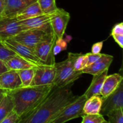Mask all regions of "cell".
Masks as SVG:
<instances>
[{"label":"cell","instance_id":"cell-1","mask_svg":"<svg viewBox=\"0 0 123 123\" xmlns=\"http://www.w3.org/2000/svg\"><path fill=\"white\" fill-rule=\"evenodd\" d=\"M71 85L63 88L54 86L52 90L36 108L20 118L18 123H48L61 109L76 100Z\"/></svg>","mask_w":123,"mask_h":123},{"label":"cell","instance_id":"cell-2","mask_svg":"<svg viewBox=\"0 0 123 123\" xmlns=\"http://www.w3.org/2000/svg\"><path fill=\"white\" fill-rule=\"evenodd\" d=\"M54 85L20 87L7 91L13 98L14 111L21 118L40 104L48 96Z\"/></svg>","mask_w":123,"mask_h":123},{"label":"cell","instance_id":"cell-3","mask_svg":"<svg viewBox=\"0 0 123 123\" xmlns=\"http://www.w3.org/2000/svg\"><path fill=\"white\" fill-rule=\"evenodd\" d=\"M78 54L69 52L67 58L60 62H55L56 69L54 85L58 88H63L72 84L83 74L82 71H75L73 67L74 59Z\"/></svg>","mask_w":123,"mask_h":123},{"label":"cell","instance_id":"cell-4","mask_svg":"<svg viewBox=\"0 0 123 123\" xmlns=\"http://www.w3.org/2000/svg\"><path fill=\"white\" fill-rule=\"evenodd\" d=\"M54 34L50 24L45 27L36 30L23 31L10 39L34 49L36 45L49 38Z\"/></svg>","mask_w":123,"mask_h":123},{"label":"cell","instance_id":"cell-5","mask_svg":"<svg viewBox=\"0 0 123 123\" xmlns=\"http://www.w3.org/2000/svg\"><path fill=\"white\" fill-rule=\"evenodd\" d=\"M84 94L78 96L76 100L64 107L48 123H66L73 119L82 117L83 107L86 100Z\"/></svg>","mask_w":123,"mask_h":123},{"label":"cell","instance_id":"cell-6","mask_svg":"<svg viewBox=\"0 0 123 123\" xmlns=\"http://www.w3.org/2000/svg\"><path fill=\"white\" fill-rule=\"evenodd\" d=\"M56 37L54 34L46 40L38 43L34 48L36 56L43 64L55 65V55L53 53V48L56 42Z\"/></svg>","mask_w":123,"mask_h":123},{"label":"cell","instance_id":"cell-7","mask_svg":"<svg viewBox=\"0 0 123 123\" xmlns=\"http://www.w3.org/2000/svg\"><path fill=\"white\" fill-rule=\"evenodd\" d=\"M34 74L31 86L54 85L56 69L55 65L42 64L34 67Z\"/></svg>","mask_w":123,"mask_h":123},{"label":"cell","instance_id":"cell-8","mask_svg":"<svg viewBox=\"0 0 123 123\" xmlns=\"http://www.w3.org/2000/svg\"><path fill=\"white\" fill-rule=\"evenodd\" d=\"M1 42L7 48L15 52L17 55L27 60L35 66L43 64L36 56L34 49L32 48L10 38L3 40H1Z\"/></svg>","mask_w":123,"mask_h":123},{"label":"cell","instance_id":"cell-9","mask_svg":"<svg viewBox=\"0 0 123 123\" xmlns=\"http://www.w3.org/2000/svg\"><path fill=\"white\" fill-rule=\"evenodd\" d=\"M70 19V13L63 8H58L52 13L50 24L53 33L56 38H63Z\"/></svg>","mask_w":123,"mask_h":123},{"label":"cell","instance_id":"cell-10","mask_svg":"<svg viewBox=\"0 0 123 123\" xmlns=\"http://www.w3.org/2000/svg\"><path fill=\"white\" fill-rule=\"evenodd\" d=\"M101 115L106 116L109 112L116 109H123V82L120 83L115 91L105 98H102Z\"/></svg>","mask_w":123,"mask_h":123},{"label":"cell","instance_id":"cell-11","mask_svg":"<svg viewBox=\"0 0 123 123\" xmlns=\"http://www.w3.org/2000/svg\"><path fill=\"white\" fill-rule=\"evenodd\" d=\"M21 31L16 17L0 18V41L12 38Z\"/></svg>","mask_w":123,"mask_h":123},{"label":"cell","instance_id":"cell-12","mask_svg":"<svg viewBox=\"0 0 123 123\" xmlns=\"http://www.w3.org/2000/svg\"><path fill=\"white\" fill-rule=\"evenodd\" d=\"M52 14H42L41 15L18 20L22 31L36 30L45 27L50 24Z\"/></svg>","mask_w":123,"mask_h":123},{"label":"cell","instance_id":"cell-13","mask_svg":"<svg viewBox=\"0 0 123 123\" xmlns=\"http://www.w3.org/2000/svg\"><path fill=\"white\" fill-rule=\"evenodd\" d=\"M20 87L21 82L16 71L8 70L0 74V90L8 91Z\"/></svg>","mask_w":123,"mask_h":123},{"label":"cell","instance_id":"cell-14","mask_svg":"<svg viewBox=\"0 0 123 123\" xmlns=\"http://www.w3.org/2000/svg\"><path fill=\"white\" fill-rule=\"evenodd\" d=\"M37 0H5V7L2 16L3 17H16L19 12Z\"/></svg>","mask_w":123,"mask_h":123},{"label":"cell","instance_id":"cell-15","mask_svg":"<svg viewBox=\"0 0 123 123\" xmlns=\"http://www.w3.org/2000/svg\"><path fill=\"white\" fill-rule=\"evenodd\" d=\"M114 56L108 54H102L101 57L92 64L85 67L82 70L83 73H87L91 75H96L109 69Z\"/></svg>","mask_w":123,"mask_h":123},{"label":"cell","instance_id":"cell-16","mask_svg":"<svg viewBox=\"0 0 123 123\" xmlns=\"http://www.w3.org/2000/svg\"><path fill=\"white\" fill-rule=\"evenodd\" d=\"M123 76L119 73L107 75L103 82L100 96L102 98H105L112 93L118 87L120 83L123 81Z\"/></svg>","mask_w":123,"mask_h":123},{"label":"cell","instance_id":"cell-17","mask_svg":"<svg viewBox=\"0 0 123 123\" xmlns=\"http://www.w3.org/2000/svg\"><path fill=\"white\" fill-rule=\"evenodd\" d=\"M108 69L102 73L93 76L91 84L84 94L87 99L95 95H100L102 86L106 77L108 75Z\"/></svg>","mask_w":123,"mask_h":123},{"label":"cell","instance_id":"cell-18","mask_svg":"<svg viewBox=\"0 0 123 123\" xmlns=\"http://www.w3.org/2000/svg\"><path fill=\"white\" fill-rule=\"evenodd\" d=\"M102 98L100 95H95L86 99L83 107V114H98L100 113L102 105Z\"/></svg>","mask_w":123,"mask_h":123},{"label":"cell","instance_id":"cell-19","mask_svg":"<svg viewBox=\"0 0 123 123\" xmlns=\"http://www.w3.org/2000/svg\"><path fill=\"white\" fill-rule=\"evenodd\" d=\"M5 63L8 70H14L16 72L21 70L33 68L36 66L18 55L13 56Z\"/></svg>","mask_w":123,"mask_h":123},{"label":"cell","instance_id":"cell-20","mask_svg":"<svg viewBox=\"0 0 123 123\" xmlns=\"http://www.w3.org/2000/svg\"><path fill=\"white\" fill-rule=\"evenodd\" d=\"M43 14L41 10L38 2H35L20 11L16 16L18 20H24V19H29V18H34L37 16Z\"/></svg>","mask_w":123,"mask_h":123},{"label":"cell","instance_id":"cell-21","mask_svg":"<svg viewBox=\"0 0 123 123\" xmlns=\"http://www.w3.org/2000/svg\"><path fill=\"white\" fill-rule=\"evenodd\" d=\"M14 109V102L12 96L6 91L0 102V122Z\"/></svg>","mask_w":123,"mask_h":123},{"label":"cell","instance_id":"cell-22","mask_svg":"<svg viewBox=\"0 0 123 123\" xmlns=\"http://www.w3.org/2000/svg\"><path fill=\"white\" fill-rule=\"evenodd\" d=\"M17 72L19 74V79L21 82L22 87H28L31 86L34 74V67L17 71Z\"/></svg>","mask_w":123,"mask_h":123},{"label":"cell","instance_id":"cell-23","mask_svg":"<svg viewBox=\"0 0 123 123\" xmlns=\"http://www.w3.org/2000/svg\"><path fill=\"white\" fill-rule=\"evenodd\" d=\"M43 14H52L58 8L55 0H37Z\"/></svg>","mask_w":123,"mask_h":123},{"label":"cell","instance_id":"cell-24","mask_svg":"<svg viewBox=\"0 0 123 123\" xmlns=\"http://www.w3.org/2000/svg\"><path fill=\"white\" fill-rule=\"evenodd\" d=\"M88 58L86 54H78L73 62V67L75 71H82L87 67Z\"/></svg>","mask_w":123,"mask_h":123},{"label":"cell","instance_id":"cell-25","mask_svg":"<svg viewBox=\"0 0 123 123\" xmlns=\"http://www.w3.org/2000/svg\"><path fill=\"white\" fill-rule=\"evenodd\" d=\"M106 116L108 117V123H123V109L112 111Z\"/></svg>","mask_w":123,"mask_h":123},{"label":"cell","instance_id":"cell-26","mask_svg":"<svg viewBox=\"0 0 123 123\" xmlns=\"http://www.w3.org/2000/svg\"><path fill=\"white\" fill-rule=\"evenodd\" d=\"M17 54L12 50L7 48L1 41H0V60L6 62Z\"/></svg>","mask_w":123,"mask_h":123},{"label":"cell","instance_id":"cell-27","mask_svg":"<svg viewBox=\"0 0 123 123\" xmlns=\"http://www.w3.org/2000/svg\"><path fill=\"white\" fill-rule=\"evenodd\" d=\"M82 117V121L81 123H100L106 120L100 114L84 115Z\"/></svg>","mask_w":123,"mask_h":123},{"label":"cell","instance_id":"cell-28","mask_svg":"<svg viewBox=\"0 0 123 123\" xmlns=\"http://www.w3.org/2000/svg\"><path fill=\"white\" fill-rule=\"evenodd\" d=\"M67 49V42L66 40L62 38H56V42L53 48V53L55 56L58 55L61 52Z\"/></svg>","mask_w":123,"mask_h":123},{"label":"cell","instance_id":"cell-29","mask_svg":"<svg viewBox=\"0 0 123 123\" xmlns=\"http://www.w3.org/2000/svg\"><path fill=\"white\" fill-rule=\"evenodd\" d=\"M19 119H20L19 117L13 111L4 120H2L0 123H18Z\"/></svg>","mask_w":123,"mask_h":123},{"label":"cell","instance_id":"cell-30","mask_svg":"<svg viewBox=\"0 0 123 123\" xmlns=\"http://www.w3.org/2000/svg\"><path fill=\"white\" fill-rule=\"evenodd\" d=\"M86 55H87L88 58V64H87V67L88 66H90V65L92 64L93 63H94L96 61H97L102 56V54H92V53L90 52L86 54Z\"/></svg>","mask_w":123,"mask_h":123},{"label":"cell","instance_id":"cell-31","mask_svg":"<svg viewBox=\"0 0 123 123\" xmlns=\"http://www.w3.org/2000/svg\"><path fill=\"white\" fill-rule=\"evenodd\" d=\"M113 34L123 35V22L118 23L113 26L111 32V36Z\"/></svg>","mask_w":123,"mask_h":123},{"label":"cell","instance_id":"cell-32","mask_svg":"<svg viewBox=\"0 0 123 123\" xmlns=\"http://www.w3.org/2000/svg\"><path fill=\"white\" fill-rule=\"evenodd\" d=\"M103 42H104L103 41H102V42H97L92 44V48H91V53L95 54H100L103 48Z\"/></svg>","mask_w":123,"mask_h":123},{"label":"cell","instance_id":"cell-33","mask_svg":"<svg viewBox=\"0 0 123 123\" xmlns=\"http://www.w3.org/2000/svg\"><path fill=\"white\" fill-rule=\"evenodd\" d=\"M113 38L115 41L118 44L119 46L121 48H123V35L122 34H113Z\"/></svg>","mask_w":123,"mask_h":123},{"label":"cell","instance_id":"cell-34","mask_svg":"<svg viewBox=\"0 0 123 123\" xmlns=\"http://www.w3.org/2000/svg\"><path fill=\"white\" fill-rule=\"evenodd\" d=\"M7 71H8V69L6 66V63L4 61L0 60V74L7 72Z\"/></svg>","mask_w":123,"mask_h":123},{"label":"cell","instance_id":"cell-35","mask_svg":"<svg viewBox=\"0 0 123 123\" xmlns=\"http://www.w3.org/2000/svg\"><path fill=\"white\" fill-rule=\"evenodd\" d=\"M5 7V0H0V17L2 16Z\"/></svg>","mask_w":123,"mask_h":123},{"label":"cell","instance_id":"cell-36","mask_svg":"<svg viewBox=\"0 0 123 123\" xmlns=\"http://www.w3.org/2000/svg\"><path fill=\"white\" fill-rule=\"evenodd\" d=\"M4 93H5V92H4V93H2V94H0V102H1V99H2V97H3V96H4Z\"/></svg>","mask_w":123,"mask_h":123},{"label":"cell","instance_id":"cell-37","mask_svg":"<svg viewBox=\"0 0 123 123\" xmlns=\"http://www.w3.org/2000/svg\"><path fill=\"white\" fill-rule=\"evenodd\" d=\"M4 92H6V91H4V90H0V94L4 93Z\"/></svg>","mask_w":123,"mask_h":123},{"label":"cell","instance_id":"cell-38","mask_svg":"<svg viewBox=\"0 0 123 123\" xmlns=\"http://www.w3.org/2000/svg\"><path fill=\"white\" fill-rule=\"evenodd\" d=\"M108 123V122L106 121V120H105V121H103V122H102V123Z\"/></svg>","mask_w":123,"mask_h":123}]
</instances>
